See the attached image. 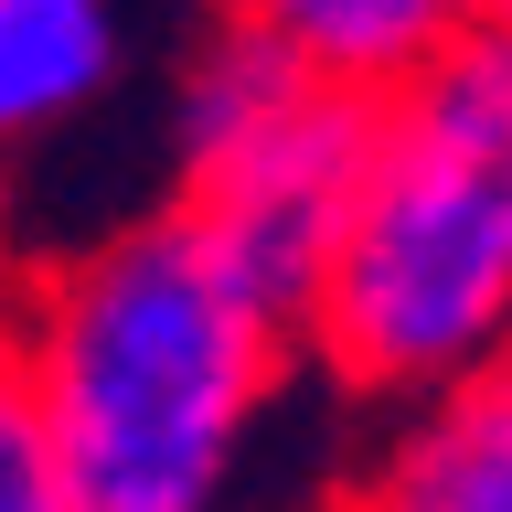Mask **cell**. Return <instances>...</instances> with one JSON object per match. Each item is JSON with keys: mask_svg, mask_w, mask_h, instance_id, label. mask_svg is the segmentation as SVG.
I'll list each match as a JSON object with an SVG mask.
<instances>
[{"mask_svg": "<svg viewBox=\"0 0 512 512\" xmlns=\"http://www.w3.org/2000/svg\"><path fill=\"white\" fill-rule=\"evenodd\" d=\"M0 512H75L54 480V448H43V427L11 384H0Z\"/></svg>", "mask_w": 512, "mask_h": 512, "instance_id": "52a82bcc", "label": "cell"}, {"mask_svg": "<svg viewBox=\"0 0 512 512\" xmlns=\"http://www.w3.org/2000/svg\"><path fill=\"white\" fill-rule=\"evenodd\" d=\"M11 331H22V278H11V256H0V384H11Z\"/></svg>", "mask_w": 512, "mask_h": 512, "instance_id": "ba28073f", "label": "cell"}, {"mask_svg": "<svg viewBox=\"0 0 512 512\" xmlns=\"http://www.w3.org/2000/svg\"><path fill=\"white\" fill-rule=\"evenodd\" d=\"M288 352L299 331L256 310L171 203H150L22 278L11 395L75 512H224Z\"/></svg>", "mask_w": 512, "mask_h": 512, "instance_id": "6da1fadb", "label": "cell"}, {"mask_svg": "<svg viewBox=\"0 0 512 512\" xmlns=\"http://www.w3.org/2000/svg\"><path fill=\"white\" fill-rule=\"evenodd\" d=\"M384 96H342L267 54L256 32L214 22L171 64V214L192 224V246L246 288L256 310H278L310 342L331 246L363 192V150H374Z\"/></svg>", "mask_w": 512, "mask_h": 512, "instance_id": "3957f363", "label": "cell"}, {"mask_svg": "<svg viewBox=\"0 0 512 512\" xmlns=\"http://www.w3.org/2000/svg\"><path fill=\"white\" fill-rule=\"evenodd\" d=\"M128 75H139L128 0H0V235L22 171L54 160L86 118H107Z\"/></svg>", "mask_w": 512, "mask_h": 512, "instance_id": "277c9868", "label": "cell"}, {"mask_svg": "<svg viewBox=\"0 0 512 512\" xmlns=\"http://www.w3.org/2000/svg\"><path fill=\"white\" fill-rule=\"evenodd\" d=\"M512 342V32L470 22L374 107L310 352L342 395H438Z\"/></svg>", "mask_w": 512, "mask_h": 512, "instance_id": "7a4b0ae2", "label": "cell"}, {"mask_svg": "<svg viewBox=\"0 0 512 512\" xmlns=\"http://www.w3.org/2000/svg\"><path fill=\"white\" fill-rule=\"evenodd\" d=\"M203 11L342 96H395L480 22V0H203Z\"/></svg>", "mask_w": 512, "mask_h": 512, "instance_id": "8992f818", "label": "cell"}, {"mask_svg": "<svg viewBox=\"0 0 512 512\" xmlns=\"http://www.w3.org/2000/svg\"><path fill=\"white\" fill-rule=\"evenodd\" d=\"M331 512H512V342L459 384H438L342 480Z\"/></svg>", "mask_w": 512, "mask_h": 512, "instance_id": "5b68a950", "label": "cell"}, {"mask_svg": "<svg viewBox=\"0 0 512 512\" xmlns=\"http://www.w3.org/2000/svg\"><path fill=\"white\" fill-rule=\"evenodd\" d=\"M480 22H491V32H512V0H480Z\"/></svg>", "mask_w": 512, "mask_h": 512, "instance_id": "9c48e42d", "label": "cell"}]
</instances>
